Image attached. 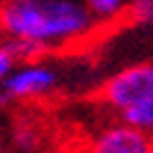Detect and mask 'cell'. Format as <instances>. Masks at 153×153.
<instances>
[{"instance_id":"cell-1","label":"cell","mask_w":153,"mask_h":153,"mask_svg":"<svg viewBox=\"0 0 153 153\" xmlns=\"http://www.w3.org/2000/svg\"><path fill=\"white\" fill-rule=\"evenodd\" d=\"M96 19L82 0H19L0 5V32L44 48H62L82 41Z\"/></svg>"},{"instance_id":"cell-2","label":"cell","mask_w":153,"mask_h":153,"mask_svg":"<svg viewBox=\"0 0 153 153\" xmlns=\"http://www.w3.org/2000/svg\"><path fill=\"white\" fill-rule=\"evenodd\" d=\"M153 91V64L142 62L126 66L119 73L105 80L98 91V103H103L112 112H128V110L144 101Z\"/></svg>"},{"instance_id":"cell-3","label":"cell","mask_w":153,"mask_h":153,"mask_svg":"<svg viewBox=\"0 0 153 153\" xmlns=\"http://www.w3.org/2000/svg\"><path fill=\"white\" fill-rule=\"evenodd\" d=\"M82 153H153V133L121 119L96 130Z\"/></svg>"},{"instance_id":"cell-4","label":"cell","mask_w":153,"mask_h":153,"mask_svg":"<svg viewBox=\"0 0 153 153\" xmlns=\"http://www.w3.org/2000/svg\"><path fill=\"white\" fill-rule=\"evenodd\" d=\"M57 80L59 78L51 64L41 59H30L12 69V73L2 80V91L14 101H30L51 94L57 87Z\"/></svg>"},{"instance_id":"cell-5","label":"cell","mask_w":153,"mask_h":153,"mask_svg":"<svg viewBox=\"0 0 153 153\" xmlns=\"http://www.w3.org/2000/svg\"><path fill=\"white\" fill-rule=\"evenodd\" d=\"M96 23H114L117 19L126 16L128 0H82Z\"/></svg>"},{"instance_id":"cell-6","label":"cell","mask_w":153,"mask_h":153,"mask_svg":"<svg viewBox=\"0 0 153 153\" xmlns=\"http://www.w3.org/2000/svg\"><path fill=\"white\" fill-rule=\"evenodd\" d=\"M14 144L21 149V151H37L41 146V130H39L37 123H30L27 119H19L16 126L12 130Z\"/></svg>"},{"instance_id":"cell-7","label":"cell","mask_w":153,"mask_h":153,"mask_svg":"<svg viewBox=\"0 0 153 153\" xmlns=\"http://www.w3.org/2000/svg\"><path fill=\"white\" fill-rule=\"evenodd\" d=\"M121 119L128 121V123H133V126H140V128H144V130H149V133H153V91L144 101L133 105L128 112H123Z\"/></svg>"},{"instance_id":"cell-8","label":"cell","mask_w":153,"mask_h":153,"mask_svg":"<svg viewBox=\"0 0 153 153\" xmlns=\"http://www.w3.org/2000/svg\"><path fill=\"white\" fill-rule=\"evenodd\" d=\"M126 19L133 23H153V0H128Z\"/></svg>"},{"instance_id":"cell-9","label":"cell","mask_w":153,"mask_h":153,"mask_svg":"<svg viewBox=\"0 0 153 153\" xmlns=\"http://www.w3.org/2000/svg\"><path fill=\"white\" fill-rule=\"evenodd\" d=\"M16 64H19V55L14 51L12 39H9V41H0V85H2V80L12 73V69Z\"/></svg>"},{"instance_id":"cell-10","label":"cell","mask_w":153,"mask_h":153,"mask_svg":"<svg viewBox=\"0 0 153 153\" xmlns=\"http://www.w3.org/2000/svg\"><path fill=\"white\" fill-rule=\"evenodd\" d=\"M7 2H19V0H0V5H7Z\"/></svg>"},{"instance_id":"cell-11","label":"cell","mask_w":153,"mask_h":153,"mask_svg":"<svg viewBox=\"0 0 153 153\" xmlns=\"http://www.w3.org/2000/svg\"><path fill=\"white\" fill-rule=\"evenodd\" d=\"M0 153H9V151H5V149H0Z\"/></svg>"}]
</instances>
